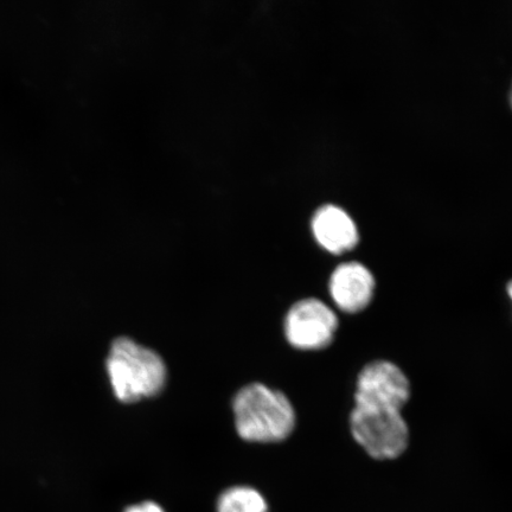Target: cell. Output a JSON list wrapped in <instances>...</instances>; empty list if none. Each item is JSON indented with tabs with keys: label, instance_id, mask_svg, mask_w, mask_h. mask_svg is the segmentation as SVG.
I'll return each instance as SVG.
<instances>
[{
	"label": "cell",
	"instance_id": "obj_4",
	"mask_svg": "<svg viewBox=\"0 0 512 512\" xmlns=\"http://www.w3.org/2000/svg\"><path fill=\"white\" fill-rule=\"evenodd\" d=\"M411 399V382L395 363L374 361L357 377L355 407L401 412Z\"/></svg>",
	"mask_w": 512,
	"mask_h": 512
},
{
	"label": "cell",
	"instance_id": "obj_11",
	"mask_svg": "<svg viewBox=\"0 0 512 512\" xmlns=\"http://www.w3.org/2000/svg\"><path fill=\"white\" fill-rule=\"evenodd\" d=\"M510 99H511V105H512V91H511Z\"/></svg>",
	"mask_w": 512,
	"mask_h": 512
},
{
	"label": "cell",
	"instance_id": "obj_1",
	"mask_svg": "<svg viewBox=\"0 0 512 512\" xmlns=\"http://www.w3.org/2000/svg\"><path fill=\"white\" fill-rule=\"evenodd\" d=\"M236 431L251 443H278L296 427V412L284 393L262 383L243 387L233 401Z\"/></svg>",
	"mask_w": 512,
	"mask_h": 512
},
{
	"label": "cell",
	"instance_id": "obj_7",
	"mask_svg": "<svg viewBox=\"0 0 512 512\" xmlns=\"http://www.w3.org/2000/svg\"><path fill=\"white\" fill-rule=\"evenodd\" d=\"M312 230L319 245L335 254L349 251L360 239L354 220L347 211L334 204L317 210L313 216Z\"/></svg>",
	"mask_w": 512,
	"mask_h": 512
},
{
	"label": "cell",
	"instance_id": "obj_9",
	"mask_svg": "<svg viewBox=\"0 0 512 512\" xmlns=\"http://www.w3.org/2000/svg\"><path fill=\"white\" fill-rule=\"evenodd\" d=\"M125 512H164V510L160 508L156 503L145 502L142 504L133 505V507L128 508Z\"/></svg>",
	"mask_w": 512,
	"mask_h": 512
},
{
	"label": "cell",
	"instance_id": "obj_3",
	"mask_svg": "<svg viewBox=\"0 0 512 512\" xmlns=\"http://www.w3.org/2000/svg\"><path fill=\"white\" fill-rule=\"evenodd\" d=\"M350 430L356 443L376 460L399 458L409 444V428L401 412L355 407L350 415Z\"/></svg>",
	"mask_w": 512,
	"mask_h": 512
},
{
	"label": "cell",
	"instance_id": "obj_6",
	"mask_svg": "<svg viewBox=\"0 0 512 512\" xmlns=\"http://www.w3.org/2000/svg\"><path fill=\"white\" fill-rule=\"evenodd\" d=\"M375 278L367 266L357 261L344 262L331 274V299L339 310L355 315L366 310L374 298Z\"/></svg>",
	"mask_w": 512,
	"mask_h": 512
},
{
	"label": "cell",
	"instance_id": "obj_8",
	"mask_svg": "<svg viewBox=\"0 0 512 512\" xmlns=\"http://www.w3.org/2000/svg\"><path fill=\"white\" fill-rule=\"evenodd\" d=\"M267 503L260 492L236 486L224 492L219 501V512H266Z\"/></svg>",
	"mask_w": 512,
	"mask_h": 512
},
{
	"label": "cell",
	"instance_id": "obj_10",
	"mask_svg": "<svg viewBox=\"0 0 512 512\" xmlns=\"http://www.w3.org/2000/svg\"><path fill=\"white\" fill-rule=\"evenodd\" d=\"M507 291H508L510 299L512 300V280L510 281V283L507 286Z\"/></svg>",
	"mask_w": 512,
	"mask_h": 512
},
{
	"label": "cell",
	"instance_id": "obj_5",
	"mask_svg": "<svg viewBox=\"0 0 512 512\" xmlns=\"http://www.w3.org/2000/svg\"><path fill=\"white\" fill-rule=\"evenodd\" d=\"M338 318L330 306L316 298L294 304L287 312L285 334L288 343L299 350H322L334 342Z\"/></svg>",
	"mask_w": 512,
	"mask_h": 512
},
{
	"label": "cell",
	"instance_id": "obj_2",
	"mask_svg": "<svg viewBox=\"0 0 512 512\" xmlns=\"http://www.w3.org/2000/svg\"><path fill=\"white\" fill-rule=\"evenodd\" d=\"M107 373L113 392L124 403L152 398L165 386L166 366L155 350L120 337L112 343Z\"/></svg>",
	"mask_w": 512,
	"mask_h": 512
}]
</instances>
